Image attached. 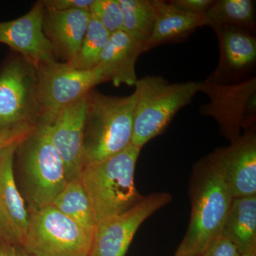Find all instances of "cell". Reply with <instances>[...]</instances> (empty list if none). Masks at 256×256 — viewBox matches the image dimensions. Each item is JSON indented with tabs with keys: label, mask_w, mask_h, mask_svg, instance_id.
<instances>
[{
	"label": "cell",
	"mask_w": 256,
	"mask_h": 256,
	"mask_svg": "<svg viewBox=\"0 0 256 256\" xmlns=\"http://www.w3.org/2000/svg\"><path fill=\"white\" fill-rule=\"evenodd\" d=\"M140 150L130 144L117 154L82 168L78 178L90 200L96 224L127 212L144 198L134 184Z\"/></svg>",
	"instance_id": "cell-1"
},
{
	"label": "cell",
	"mask_w": 256,
	"mask_h": 256,
	"mask_svg": "<svg viewBox=\"0 0 256 256\" xmlns=\"http://www.w3.org/2000/svg\"><path fill=\"white\" fill-rule=\"evenodd\" d=\"M192 186L191 218L175 254L201 256L220 236L233 198L210 156L196 164Z\"/></svg>",
	"instance_id": "cell-2"
},
{
	"label": "cell",
	"mask_w": 256,
	"mask_h": 256,
	"mask_svg": "<svg viewBox=\"0 0 256 256\" xmlns=\"http://www.w3.org/2000/svg\"><path fill=\"white\" fill-rule=\"evenodd\" d=\"M136 96H106L92 90L86 96L85 164L106 159L131 144ZM85 166V165H84Z\"/></svg>",
	"instance_id": "cell-3"
},
{
	"label": "cell",
	"mask_w": 256,
	"mask_h": 256,
	"mask_svg": "<svg viewBox=\"0 0 256 256\" xmlns=\"http://www.w3.org/2000/svg\"><path fill=\"white\" fill-rule=\"evenodd\" d=\"M134 87L131 144L140 149L162 133L175 114L200 92V82H172L159 76L138 79Z\"/></svg>",
	"instance_id": "cell-4"
},
{
	"label": "cell",
	"mask_w": 256,
	"mask_h": 256,
	"mask_svg": "<svg viewBox=\"0 0 256 256\" xmlns=\"http://www.w3.org/2000/svg\"><path fill=\"white\" fill-rule=\"evenodd\" d=\"M18 148L32 210L52 204L68 180L63 160L50 141L46 124H36Z\"/></svg>",
	"instance_id": "cell-5"
},
{
	"label": "cell",
	"mask_w": 256,
	"mask_h": 256,
	"mask_svg": "<svg viewBox=\"0 0 256 256\" xmlns=\"http://www.w3.org/2000/svg\"><path fill=\"white\" fill-rule=\"evenodd\" d=\"M92 236L53 205L32 210L20 242L28 256H88Z\"/></svg>",
	"instance_id": "cell-6"
},
{
	"label": "cell",
	"mask_w": 256,
	"mask_h": 256,
	"mask_svg": "<svg viewBox=\"0 0 256 256\" xmlns=\"http://www.w3.org/2000/svg\"><path fill=\"white\" fill-rule=\"evenodd\" d=\"M36 68L40 124H50L66 108L84 98L96 86L108 82L99 67L79 70L56 60L40 64Z\"/></svg>",
	"instance_id": "cell-7"
},
{
	"label": "cell",
	"mask_w": 256,
	"mask_h": 256,
	"mask_svg": "<svg viewBox=\"0 0 256 256\" xmlns=\"http://www.w3.org/2000/svg\"><path fill=\"white\" fill-rule=\"evenodd\" d=\"M40 120L36 68L20 54L0 72V130L23 122L36 126Z\"/></svg>",
	"instance_id": "cell-8"
},
{
	"label": "cell",
	"mask_w": 256,
	"mask_h": 256,
	"mask_svg": "<svg viewBox=\"0 0 256 256\" xmlns=\"http://www.w3.org/2000/svg\"><path fill=\"white\" fill-rule=\"evenodd\" d=\"M200 92L210 98L208 104L202 106L200 112L213 118L232 143L242 137V129L255 122L256 78L230 85L210 80L200 82Z\"/></svg>",
	"instance_id": "cell-9"
},
{
	"label": "cell",
	"mask_w": 256,
	"mask_h": 256,
	"mask_svg": "<svg viewBox=\"0 0 256 256\" xmlns=\"http://www.w3.org/2000/svg\"><path fill=\"white\" fill-rule=\"evenodd\" d=\"M172 200L166 192L152 194L127 212L96 224L88 256H124L141 224Z\"/></svg>",
	"instance_id": "cell-10"
},
{
	"label": "cell",
	"mask_w": 256,
	"mask_h": 256,
	"mask_svg": "<svg viewBox=\"0 0 256 256\" xmlns=\"http://www.w3.org/2000/svg\"><path fill=\"white\" fill-rule=\"evenodd\" d=\"M210 156L232 198L256 195V137L254 130L242 134L226 148Z\"/></svg>",
	"instance_id": "cell-11"
},
{
	"label": "cell",
	"mask_w": 256,
	"mask_h": 256,
	"mask_svg": "<svg viewBox=\"0 0 256 256\" xmlns=\"http://www.w3.org/2000/svg\"><path fill=\"white\" fill-rule=\"evenodd\" d=\"M86 96L66 108L46 124L50 141L63 160L68 182L78 178L85 165Z\"/></svg>",
	"instance_id": "cell-12"
},
{
	"label": "cell",
	"mask_w": 256,
	"mask_h": 256,
	"mask_svg": "<svg viewBox=\"0 0 256 256\" xmlns=\"http://www.w3.org/2000/svg\"><path fill=\"white\" fill-rule=\"evenodd\" d=\"M44 8L40 1L21 18L0 22V43L16 50L36 67L57 60L44 32Z\"/></svg>",
	"instance_id": "cell-13"
},
{
	"label": "cell",
	"mask_w": 256,
	"mask_h": 256,
	"mask_svg": "<svg viewBox=\"0 0 256 256\" xmlns=\"http://www.w3.org/2000/svg\"><path fill=\"white\" fill-rule=\"evenodd\" d=\"M90 12L74 10L56 11L44 9L43 30L56 58L70 62L82 45L90 22Z\"/></svg>",
	"instance_id": "cell-14"
},
{
	"label": "cell",
	"mask_w": 256,
	"mask_h": 256,
	"mask_svg": "<svg viewBox=\"0 0 256 256\" xmlns=\"http://www.w3.org/2000/svg\"><path fill=\"white\" fill-rule=\"evenodd\" d=\"M146 50V45L133 40L124 31L116 32L110 35L97 67L114 86L122 84L132 86L138 80L136 62Z\"/></svg>",
	"instance_id": "cell-15"
},
{
	"label": "cell",
	"mask_w": 256,
	"mask_h": 256,
	"mask_svg": "<svg viewBox=\"0 0 256 256\" xmlns=\"http://www.w3.org/2000/svg\"><path fill=\"white\" fill-rule=\"evenodd\" d=\"M214 30L218 36L220 57L218 68L210 79L225 72H242L255 63L256 40L248 30L228 25Z\"/></svg>",
	"instance_id": "cell-16"
},
{
	"label": "cell",
	"mask_w": 256,
	"mask_h": 256,
	"mask_svg": "<svg viewBox=\"0 0 256 256\" xmlns=\"http://www.w3.org/2000/svg\"><path fill=\"white\" fill-rule=\"evenodd\" d=\"M156 22L149 43L152 50L165 42L186 36L196 28L205 26L204 16L188 14L178 10L170 2L153 0Z\"/></svg>",
	"instance_id": "cell-17"
},
{
	"label": "cell",
	"mask_w": 256,
	"mask_h": 256,
	"mask_svg": "<svg viewBox=\"0 0 256 256\" xmlns=\"http://www.w3.org/2000/svg\"><path fill=\"white\" fill-rule=\"evenodd\" d=\"M220 236L232 242L240 254L256 246V195L233 198Z\"/></svg>",
	"instance_id": "cell-18"
},
{
	"label": "cell",
	"mask_w": 256,
	"mask_h": 256,
	"mask_svg": "<svg viewBox=\"0 0 256 256\" xmlns=\"http://www.w3.org/2000/svg\"><path fill=\"white\" fill-rule=\"evenodd\" d=\"M20 144L8 146L0 156V202L18 232L20 244L28 228L30 214L16 188L13 161Z\"/></svg>",
	"instance_id": "cell-19"
},
{
	"label": "cell",
	"mask_w": 256,
	"mask_h": 256,
	"mask_svg": "<svg viewBox=\"0 0 256 256\" xmlns=\"http://www.w3.org/2000/svg\"><path fill=\"white\" fill-rule=\"evenodd\" d=\"M52 205L78 224L88 234L94 236L96 226L94 210L78 178L67 182Z\"/></svg>",
	"instance_id": "cell-20"
},
{
	"label": "cell",
	"mask_w": 256,
	"mask_h": 256,
	"mask_svg": "<svg viewBox=\"0 0 256 256\" xmlns=\"http://www.w3.org/2000/svg\"><path fill=\"white\" fill-rule=\"evenodd\" d=\"M124 20V31L148 47L156 22L153 0H118Z\"/></svg>",
	"instance_id": "cell-21"
},
{
	"label": "cell",
	"mask_w": 256,
	"mask_h": 256,
	"mask_svg": "<svg viewBox=\"0 0 256 256\" xmlns=\"http://www.w3.org/2000/svg\"><path fill=\"white\" fill-rule=\"evenodd\" d=\"M205 26H228L250 30L255 28V8L252 0H218L204 15Z\"/></svg>",
	"instance_id": "cell-22"
},
{
	"label": "cell",
	"mask_w": 256,
	"mask_h": 256,
	"mask_svg": "<svg viewBox=\"0 0 256 256\" xmlns=\"http://www.w3.org/2000/svg\"><path fill=\"white\" fill-rule=\"evenodd\" d=\"M110 35L104 26L92 16L78 52L73 60L67 64L79 70H92L96 68Z\"/></svg>",
	"instance_id": "cell-23"
},
{
	"label": "cell",
	"mask_w": 256,
	"mask_h": 256,
	"mask_svg": "<svg viewBox=\"0 0 256 256\" xmlns=\"http://www.w3.org/2000/svg\"><path fill=\"white\" fill-rule=\"evenodd\" d=\"M89 12L110 34L124 31V20L118 0H94Z\"/></svg>",
	"instance_id": "cell-24"
},
{
	"label": "cell",
	"mask_w": 256,
	"mask_h": 256,
	"mask_svg": "<svg viewBox=\"0 0 256 256\" xmlns=\"http://www.w3.org/2000/svg\"><path fill=\"white\" fill-rule=\"evenodd\" d=\"M35 126L34 124L23 122L0 130V156L8 146L22 142Z\"/></svg>",
	"instance_id": "cell-25"
},
{
	"label": "cell",
	"mask_w": 256,
	"mask_h": 256,
	"mask_svg": "<svg viewBox=\"0 0 256 256\" xmlns=\"http://www.w3.org/2000/svg\"><path fill=\"white\" fill-rule=\"evenodd\" d=\"M42 2L45 10L56 11L82 10L89 12L94 0H44Z\"/></svg>",
	"instance_id": "cell-26"
},
{
	"label": "cell",
	"mask_w": 256,
	"mask_h": 256,
	"mask_svg": "<svg viewBox=\"0 0 256 256\" xmlns=\"http://www.w3.org/2000/svg\"><path fill=\"white\" fill-rule=\"evenodd\" d=\"M178 10L188 14L204 16L213 4V0H172L170 1Z\"/></svg>",
	"instance_id": "cell-27"
},
{
	"label": "cell",
	"mask_w": 256,
	"mask_h": 256,
	"mask_svg": "<svg viewBox=\"0 0 256 256\" xmlns=\"http://www.w3.org/2000/svg\"><path fill=\"white\" fill-rule=\"evenodd\" d=\"M201 256H240V254L232 242L220 236L207 248Z\"/></svg>",
	"instance_id": "cell-28"
},
{
	"label": "cell",
	"mask_w": 256,
	"mask_h": 256,
	"mask_svg": "<svg viewBox=\"0 0 256 256\" xmlns=\"http://www.w3.org/2000/svg\"><path fill=\"white\" fill-rule=\"evenodd\" d=\"M0 256H28L12 245L2 246Z\"/></svg>",
	"instance_id": "cell-29"
},
{
	"label": "cell",
	"mask_w": 256,
	"mask_h": 256,
	"mask_svg": "<svg viewBox=\"0 0 256 256\" xmlns=\"http://www.w3.org/2000/svg\"><path fill=\"white\" fill-rule=\"evenodd\" d=\"M240 256H256V246L252 248L244 254H240Z\"/></svg>",
	"instance_id": "cell-30"
},
{
	"label": "cell",
	"mask_w": 256,
	"mask_h": 256,
	"mask_svg": "<svg viewBox=\"0 0 256 256\" xmlns=\"http://www.w3.org/2000/svg\"><path fill=\"white\" fill-rule=\"evenodd\" d=\"M174 256H193V255H178V254H175Z\"/></svg>",
	"instance_id": "cell-31"
},
{
	"label": "cell",
	"mask_w": 256,
	"mask_h": 256,
	"mask_svg": "<svg viewBox=\"0 0 256 256\" xmlns=\"http://www.w3.org/2000/svg\"><path fill=\"white\" fill-rule=\"evenodd\" d=\"M2 246V244L0 242V252H1Z\"/></svg>",
	"instance_id": "cell-32"
},
{
	"label": "cell",
	"mask_w": 256,
	"mask_h": 256,
	"mask_svg": "<svg viewBox=\"0 0 256 256\" xmlns=\"http://www.w3.org/2000/svg\"><path fill=\"white\" fill-rule=\"evenodd\" d=\"M26 256H28V255H26Z\"/></svg>",
	"instance_id": "cell-33"
}]
</instances>
